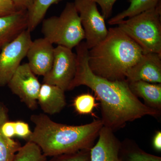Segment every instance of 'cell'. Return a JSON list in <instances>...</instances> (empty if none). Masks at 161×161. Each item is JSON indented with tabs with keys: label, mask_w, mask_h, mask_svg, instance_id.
<instances>
[{
	"label": "cell",
	"mask_w": 161,
	"mask_h": 161,
	"mask_svg": "<svg viewBox=\"0 0 161 161\" xmlns=\"http://www.w3.org/2000/svg\"><path fill=\"white\" fill-rule=\"evenodd\" d=\"M76 48V74L69 91L85 86L95 92L100 101L104 126L114 131L147 115L159 116L161 112L143 103L133 94L126 79L113 81L95 75L89 66V49L85 42H80Z\"/></svg>",
	"instance_id": "obj_1"
},
{
	"label": "cell",
	"mask_w": 161,
	"mask_h": 161,
	"mask_svg": "<svg viewBox=\"0 0 161 161\" xmlns=\"http://www.w3.org/2000/svg\"><path fill=\"white\" fill-rule=\"evenodd\" d=\"M30 119L35 127L27 142L37 145L46 157L91 149L103 126L101 119L80 125H64L42 113L31 115Z\"/></svg>",
	"instance_id": "obj_2"
},
{
	"label": "cell",
	"mask_w": 161,
	"mask_h": 161,
	"mask_svg": "<svg viewBox=\"0 0 161 161\" xmlns=\"http://www.w3.org/2000/svg\"><path fill=\"white\" fill-rule=\"evenodd\" d=\"M143 53L138 44L117 26L89 50L88 64L95 75L110 80H125L127 72Z\"/></svg>",
	"instance_id": "obj_3"
},
{
	"label": "cell",
	"mask_w": 161,
	"mask_h": 161,
	"mask_svg": "<svg viewBox=\"0 0 161 161\" xmlns=\"http://www.w3.org/2000/svg\"><path fill=\"white\" fill-rule=\"evenodd\" d=\"M161 7L142 13L117 24L118 27L134 41L144 54L161 55Z\"/></svg>",
	"instance_id": "obj_4"
},
{
	"label": "cell",
	"mask_w": 161,
	"mask_h": 161,
	"mask_svg": "<svg viewBox=\"0 0 161 161\" xmlns=\"http://www.w3.org/2000/svg\"><path fill=\"white\" fill-rule=\"evenodd\" d=\"M42 32L52 44L72 49L85 38L78 12L74 3H68L59 16L43 19Z\"/></svg>",
	"instance_id": "obj_5"
},
{
	"label": "cell",
	"mask_w": 161,
	"mask_h": 161,
	"mask_svg": "<svg viewBox=\"0 0 161 161\" xmlns=\"http://www.w3.org/2000/svg\"><path fill=\"white\" fill-rule=\"evenodd\" d=\"M74 3L84 31L86 44L89 50L107 36L108 29L105 19L98 11L95 2L91 0H75Z\"/></svg>",
	"instance_id": "obj_6"
},
{
	"label": "cell",
	"mask_w": 161,
	"mask_h": 161,
	"mask_svg": "<svg viewBox=\"0 0 161 161\" xmlns=\"http://www.w3.org/2000/svg\"><path fill=\"white\" fill-rule=\"evenodd\" d=\"M32 40L27 29L3 47L0 51V86L8 83L23 58Z\"/></svg>",
	"instance_id": "obj_7"
},
{
	"label": "cell",
	"mask_w": 161,
	"mask_h": 161,
	"mask_svg": "<svg viewBox=\"0 0 161 161\" xmlns=\"http://www.w3.org/2000/svg\"><path fill=\"white\" fill-rule=\"evenodd\" d=\"M76 54L72 49L58 45L54 47L51 69L43 76V83L57 86L64 92L69 91L76 74Z\"/></svg>",
	"instance_id": "obj_8"
},
{
	"label": "cell",
	"mask_w": 161,
	"mask_h": 161,
	"mask_svg": "<svg viewBox=\"0 0 161 161\" xmlns=\"http://www.w3.org/2000/svg\"><path fill=\"white\" fill-rule=\"evenodd\" d=\"M28 63L21 64L7 84L11 92L31 110L37 108L41 84Z\"/></svg>",
	"instance_id": "obj_9"
},
{
	"label": "cell",
	"mask_w": 161,
	"mask_h": 161,
	"mask_svg": "<svg viewBox=\"0 0 161 161\" xmlns=\"http://www.w3.org/2000/svg\"><path fill=\"white\" fill-rule=\"evenodd\" d=\"M54 47L45 38L32 41L26 57L28 64L35 75L44 76L50 70L54 59Z\"/></svg>",
	"instance_id": "obj_10"
},
{
	"label": "cell",
	"mask_w": 161,
	"mask_h": 161,
	"mask_svg": "<svg viewBox=\"0 0 161 161\" xmlns=\"http://www.w3.org/2000/svg\"><path fill=\"white\" fill-rule=\"evenodd\" d=\"M126 79L128 82L142 80L161 84V55L156 53L143 54L127 72Z\"/></svg>",
	"instance_id": "obj_11"
},
{
	"label": "cell",
	"mask_w": 161,
	"mask_h": 161,
	"mask_svg": "<svg viewBox=\"0 0 161 161\" xmlns=\"http://www.w3.org/2000/svg\"><path fill=\"white\" fill-rule=\"evenodd\" d=\"M98 140L90 151V161H121L119 157L121 142L113 130L103 126Z\"/></svg>",
	"instance_id": "obj_12"
},
{
	"label": "cell",
	"mask_w": 161,
	"mask_h": 161,
	"mask_svg": "<svg viewBox=\"0 0 161 161\" xmlns=\"http://www.w3.org/2000/svg\"><path fill=\"white\" fill-rule=\"evenodd\" d=\"M28 26L27 10H17L0 16V51L7 43L15 39Z\"/></svg>",
	"instance_id": "obj_13"
},
{
	"label": "cell",
	"mask_w": 161,
	"mask_h": 161,
	"mask_svg": "<svg viewBox=\"0 0 161 161\" xmlns=\"http://www.w3.org/2000/svg\"><path fill=\"white\" fill-rule=\"evenodd\" d=\"M64 91L57 86L43 83L38 97V103L46 114L54 115L61 112L66 105Z\"/></svg>",
	"instance_id": "obj_14"
},
{
	"label": "cell",
	"mask_w": 161,
	"mask_h": 161,
	"mask_svg": "<svg viewBox=\"0 0 161 161\" xmlns=\"http://www.w3.org/2000/svg\"><path fill=\"white\" fill-rule=\"evenodd\" d=\"M131 91L136 97L143 99L147 106L161 111V84L142 80L129 82Z\"/></svg>",
	"instance_id": "obj_15"
},
{
	"label": "cell",
	"mask_w": 161,
	"mask_h": 161,
	"mask_svg": "<svg viewBox=\"0 0 161 161\" xmlns=\"http://www.w3.org/2000/svg\"><path fill=\"white\" fill-rule=\"evenodd\" d=\"M8 120V110L0 103V161H13L21 148L19 143L5 136L1 131L2 125Z\"/></svg>",
	"instance_id": "obj_16"
},
{
	"label": "cell",
	"mask_w": 161,
	"mask_h": 161,
	"mask_svg": "<svg viewBox=\"0 0 161 161\" xmlns=\"http://www.w3.org/2000/svg\"><path fill=\"white\" fill-rule=\"evenodd\" d=\"M130 5L127 9L111 18L108 21L109 25H117L125 18H130L142 13L154 9L159 4L160 0H129Z\"/></svg>",
	"instance_id": "obj_17"
},
{
	"label": "cell",
	"mask_w": 161,
	"mask_h": 161,
	"mask_svg": "<svg viewBox=\"0 0 161 161\" xmlns=\"http://www.w3.org/2000/svg\"><path fill=\"white\" fill-rule=\"evenodd\" d=\"M119 157L121 161H161V157L147 153L130 140L121 142Z\"/></svg>",
	"instance_id": "obj_18"
},
{
	"label": "cell",
	"mask_w": 161,
	"mask_h": 161,
	"mask_svg": "<svg viewBox=\"0 0 161 161\" xmlns=\"http://www.w3.org/2000/svg\"><path fill=\"white\" fill-rule=\"evenodd\" d=\"M62 0H35L27 9L28 26L27 29L31 32L43 20L47 12L52 5Z\"/></svg>",
	"instance_id": "obj_19"
},
{
	"label": "cell",
	"mask_w": 161,
	"mask_h": 161,
	"mask_svg": "<svg viewBox=\"0 0 161 161\" xmlns=\"http://www.w3.org/2000/svg\"><path fill=\"white\" fill-rule=\"evenodd\" d=\"M46 157L37 145L27 142L18 150L13 161H46Z\"/></svg>",
	"instance_id": "obj_20"
},
{
	"label": "cell",
	"mask_w": 161,
	"mask_h": 161,
	"mask_svg": "<svg viewBox=\"0 0 161 161\" xmlns=\"http://www.w3.org/2000/svg\"><path fill=\"white\" fill-rule=\"evenodd\" d=\"M73 106L76 112L80 115L91 114L96 106L95 97L90 94L78 95L74 99Z\"/></svg>",
	"instance_id": "obj_21"
},
{
	"label": "cell",
	"mask_w": 161,
	"mask_h": 161,
	"mask_svg": "<svg viewBox=\"0 0 161 161\" xmlns=\"http://www.w3.org/2000/svg\"><path fill=\"white\" fill-rule=\"evenodd\" d=\"M91 149L53 157L49 161H90Z\"/></svg>",
	"instance_id": "obj_22"
},
{
	"label": "cell",
	"mask_w": 161,
	"mask_h": 161,
	"mask_svg": "<svg viewBox=\"0 0 161 161\" xmlns=\"http://www.w3.org/2000/svg\"><path fill=\"white\" fill-rule=\"evenodd\" d=\"M14 125L16 136L27 141L32 133L28 124L19 120L14 121Z\"/></svg>",
	"instance_id": "obj_23"
},
{
	"label": "cell",
	"mask_w": 161,
	"mask_h": 161,
	"mask_svg": "<svg viewBox=\"0 0 161 161\" xmlns=\"http://www.w3.org/2000/svg\"><path fill=\"white\" fill-rule=\"evenodd\" d=\"M99 5L105 19L110 18L114 4L117 0H91Z\"/></svg>",
	"instance_id": "obj_24"
},
{
	"label": "cell",
	"mask_w": 161,
	"mask_h": 161,
	"mask_svg": "<svg viewBox=\"0 0 161 161\" xmlns=\"http://www.w3.org/2000/svg\"><path fill=\"white\" fill-rule=\"evenodd\" d=\"M16 11L11 0H0V16L10 14Z\"/></svg>",
	"instance_id": "obj_25"
},
{
	"label": "cell",
	"mask_w": 161,
	"mask_h": 161,
	"mask_svg": "<svg viewBox=\"0 0 161 161\" xmlns=\"http://www.w3.org/2000/svg\"><path fill=\"white\" fill-rule=\"evenodd\" d=\"M1 131L3 135L8 138H12L15 136L14 121H6L2 125Z\"/></svg>",
	"instance_id": "obj_26"
},
{
	"label": "cell",
	"mask_w": 161,
	"mask_h": 161,
	"mask_svg": "<svg viewBox=\"0 0 161 161\" xmlns=\"http://www.w3.org/2000/svg\"><path fill=\"white\" fill-rule=\"evenodd\" d=\"M17 10H27L31 6L35 0H11Z\"/></svg>",
	"instance_id": "obj_27"
},
{
	"label": "cell",
	"mask_w": 161,
	"mask_h": 161,
	"mask_svg": "<svg viewBox=\"0 0 161 161\" xmlns=\"http://www.w3.org/2000/svg\"><path fill=\"white\" fill-rule=\"evenodd\" d=\"M153 146L156 151H161V132L158 131L156 132L153 140Z\"/></svg>",
	"instance_id": "obj_28"
}]
</instances>
